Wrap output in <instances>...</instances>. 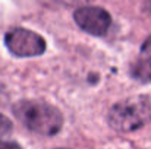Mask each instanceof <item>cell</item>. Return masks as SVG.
I'll return each instance as SVG.
<instances>
[{"instance_id":"cell-1","label":"cell","mask_w":151,"mask_h":149,"mask_svg":"<svg viewBox=\"0 0 151 149\" xmlns=\"http://www.w3.org/2000/svg\"><path fill=\"white\" fill-rule=\"evenodd\" d=\"M18 120L29 130L43 135H56L63 124L62 113L44 101H21L13 107Z\"/></svg>"},{"instance_id":"cell-2","label":"cell","mask_w":151,"mask_h":149,"mask_svg":"<svg viewBox=\"0 0 151 149\" xmlns=\"http://www.w3.org/2000/svg\"><path fill=\"white\" fill-rule=\"evenodd\" d=\"M151 121V95H134L117 102L109 113V124L120 133L141 129Z\"/></svg>"},{"instance_id":"cell-3","label":"cell","mask_w":151,"mask_h":149,"mask_svg":"<svg viewBox=\"0 0 151 149\" xmlns=\"http://www.w3.org/2000/svg\"><path fill=\"white\" fill-rule=\"evenodd\" d=\"M6 46L18 57H34L44 53L46 41L34 31L15 28L6 34Z\"/></svg>"},{"instance_id":"cell-4","label":"cell","mask_w":151,"mask_h":149,"mask_svg":"<svg viewBox=\"0 0 151 149\" xmlns=\"http://www.w3.org/2000/svg\"><path fill=\"white\" fill-rule=\"evenodd\" d=\"M73 18L81 29L93 35H104L111 25V18L109 12L97 6L79 7L75 10Z\"/></svg>"},{"instance_id":"cell-5","label":"cell","mask_w":151,"mask_h":149,"mask_svg":"<svg viewBox=\"0 0 151 149\" xmlns=\"http://www.w3.org/2000/svg\"><path fill=\"white\" fill-rule=\"evenodd\" d=\"M134 75L141 81L151 82V37L145 40L134 66Z\"/></svg>"},{"instance_id":"cell-6","label":"cell","mask_w":151,"mask_h":149,"mask_svg":"<svg viewBox=\"0 0 151 149\" xmlns=\"http://www.w3.org/2000/svg\"><path fill=\"white\" fill-rule=\"evenodd\" d=\"M12 132V123L7 117L0 114V135H6Z\"/></svg>"},{"instance_id":"cell-7","label":"cell","mask_w":151,"mask_h":149,"mask_svg":"<svg viewBox=\"0 0 151 149\" xmlns=\"http://www.w3.org/2000/svg\"><path fill=\"white\" fill-rule=\"evenodd\" d=\"M0 149H21V146L10 140H1L0 139Z\"/></svg>"},{"instance_id":"cell-8","label":"cell","mask_w":151,"mask_h":149,"mask_svg":"<svg viewBox=\"0 0 151 149\" xmlns=\"http://www.w3.org/2000/svg\"><path fill=\"white\" fill-rule=\"evenodd\" d=\"M145 9L151 13V0H145Z\"/></svg>"}]
</instances>
